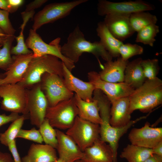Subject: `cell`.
Returning a JSON list of instances; mask_svg holds the SVG:
<instances>
[{
    "label": "cell",
    "instance_id": "obj_1",
    "mask_svg": "<svg viewBox=\"0 0 162 162\" xmlns=\"http://www.w3.org/2000/svg\"><path fill=\"white\" fill-rule=\"evenodd\" d=\"M93 98L98 101L99 113L102 121L101 124L100 125V139L108 143L113 151L114 162H118L117 150L120 139L132 126L138 121L146 118L151 112H149L146 116L131 120L128 124L124 126L114 127L112 126L110 123L111 103L107 97L101 90L96 89L93 93Z\"/></svg>",
    "mask_w": 162,
    "mask_h": 162
},
{
    "label": "cell",
    "instance_id": "obj_2",
    "mask_svg": "<svg viewBox=\"0 0 162 162\" xmlns=\"http://www.w3.org/2000/svg\"><path fill=\"white\" fill-rule=\"evenodd\" d=\"M62 54L74 63L77 62L83 53H91L100 63V57L106 62L112 60V57L100 41L91 42L85 38L78 25L69 34L67 42L61 47Z\"/></svg>",
    "mask_w": 162,
    "mask_h": 162
},
{
    "label": "cell",
    "instance_id": "obj_3",
    "mask_svg": "<svg viewBox=\"0 0 162 162\" xmlns=\"http://www.w3.org/2000/svg\"><path fill=\"white\" fill-rule=\"evenodd\" d=\"M129 112L136 110L143 113L149 112L162 104V81L158 77L146 79L140 87L134 89L129 96Z\"/></svg>",
    "mask_w": 162,
    "mask_h": 162
},
{
    "label": "cell",
    "instance_id": "obj_4",
    "mask_svg": "<svg viewBox=\"0 0 162 162\" xmlns=\"http://www.w3.org/2000/svg\"><path fill=\"white\" fill-rule=\"evenodd\" d=\"M64 64L58 58L51 55L33 57L22 80L17 83L30 89L40 82L41 76L45 73L57 74L63 78Z\"/></svg>",
    "mask_w": 162,
    "mask_h": 162
},
{
    "label": "cell",
    "instance_id": "obj_5",
    "mask_svg": "<svg viewBox=\"0 0 162 162\" xmlns=\"http://www.w3.org/2000/svg\"><path fill=\"white\" fill-rule=\"evenodd\" d=\"M1 108L5 111L27 114L28 110V89L17 83L0 85Z\"/></svg>",
    "mask_w": 162,
    "mask_h": 162
},
{
    "label": "cell",
    "instance_id": "obj_6",
    "mask_svg": "<svg viewBox=\"0 0 162 162\" xmlns=\"http://www.w3.org/2000/svg\"><path fill=\"white\" fill-rule=\"evenodd\" d=\"M78 110L74 97L60 102L52 107L48 106L45 118L51 125L61 129H68L78 116Z\"/></svg>",
    "mask_w": 162,
    "mask_h": 162
},
{
    "label": "cell",
    "instance_id": "obj_7",
    "mask_svg": "<svg viewBox=\"0 0 162 162\" xmlns=\"http://www.w3.org/2000/svg\"><path fill=\"white\" fill-rule=\"evenodd\" d=\"M60 38H58L49 44L44 42L36 31L32 29L29 30L28 36L25 43L28 49H31L33 57H37L45 55H51L58 58L66 67L71 71L75 67L74 63L65 57L62 53L60 45Z\"/></svg>",
    "mask_w": 162,
    "mask_h": 162
},
{
    "label": "cell",
    "instance_id": "obj_8",
    "mask_svg": "<svg viewBox=\"0 0 162 162\" xmlns=\"http://www.w3.org/2000/svg\"><path fill=\"white\" fill-rule=\"evenodd\" d=\"M87 1L88 0H75L46 5L34 16L32 29L36 31L44 24L65 17L75 8Z\"/></svg>",
    "mask_w": 162,
    "mask_h": 162
},
{
    "label": "cell",
    "instance_id": "obj_9",
    "mask_svg": "<svg viewBox=\"0 0 162 162\" xmlns=\"http://www.w3.org/2000/svg\"><path fill=\"white\" fill-rule=\"evenodd\" d=\"M40 83L49 106H54L74 96V93L66 86L63 78L57 74L45 73L41 76Z\"/></svg>",
    "mask_w": 162,
    "mask_h": 162
},
{
    "label": "cell",
    "instance_id": "obj_10",
    "mask_svg": "<svg viewBox=\"0 0 162 162\" xmlns=\"http://www.w3.org/2000/svg\"><path fill=\"white\" fill-rule=\"evenodd\" d=\"M83 151L100 138V125L77 116L72 126L65 133Z\"/></svg>",
    "mask_w": 162,
    "mask_h": 162
},
{
    "label": "cell",
    "instance_id": "obj_11",
    "mask_svg": "<svg viewBox=\"0 0 162 162\" xmlns=\"http://www.w3.org/2000/svg\"><path fill=\"white\" fill-rule=\"evenodd\" d=\"M154 9L152 5L142 0L114 2L100 0L97 4L98 14L102 16L112 14H130Z\"/></svg>",
    "mask_w": 162,
    "mask_h": 162
},
{
    "label": "cell",
    "instance_id": "obj_12",
    "mask_svg": "<svg viewBox=\"0 0 162 162\" xmlns=\"http://www.w3.org/2000/svg\"><path fill=\"white\" fill-rule=\"evenodd\" d=\"M89 82L96 89L101 90L106 96L111 104L121 98L129 97L134 89L124 82L113 83L102 80L98 73L91 71L88 74Z\"/></svg>",
    "mask_w": 162,
    "mask_h": 162
},
{
    "label": "cell",
    "instance_id": "obj_13",
    "mask_svg": "<svg viewBox=\"0 0 162 162\" xmlns=\"http://www.w3.org/2000/svg\"><path fill=\"white\" fill-rule=\"evenodd\" d=\"M28 110L31 124L39 128L45 118L48 106L40 82L28 89Z\"/></svg>",
    "mask_w": 162,
    "mask_h": 162
},
{
    "label": "cell",
    "instance_id": "obj_14",
    "mask_svg": "<svg viewBox=\"0 0 162 162\" xmlns=\"http://www.w3.org/2000/svg\"><path fill=\"white\" fill-rule=\"evenodd\" d=\"M128 138L131 144L152 149L162 140V128L152 127L146 122L141 128H133Z\"/></svg>",
    "mask_w": 162,
    "mask_h": 162
},
{
    "label": "cell",
    "instance_id": "obj_15",
    "mask_svg": "<svg viewBox=\"0 0 162 162\" xmlns=\"http://www.w3.org/2000/svg\"><path fill=\"white\" fill-rule=\"evenodd\" d=\"M130 14H112L105 16L103 21L112 34L122 41L131 36L135 32L131 26Z\"/></svg>",
    "mask_w": 162,
    "mask_h": 162
},
{
    "label": "cell",
    "instance_id": "obj_16",
    "mask_svg": "<svg viewBox=\"0 0 162 162\" xmlns=\"http://www.w3.org/2000/svg\"><path fill=\"white\" fill-rule=\"evenodd\" d=\"M58 144L56 149L59 158L65 162H74L77 160H82L83 152L74 141L66 134L56 129Z\"/></svg>",
    "mask_w": 162,
    "mask_h": 162
},
{
    "label": "cell",
    "instance_id": "obj_17",
    "mask_svg": "<svg viewBox=\"0 0 162 162\" xmlns=\"http://www.w3.org/2000/svg\"><path fill=\"white\" fill-rule=\"evenodd\" d=\"M63 78L64 83L68 89L74 92L77 95L83 100L91 102L93 100L94 86L89 82H84L74 76L63 65Z\"/></svg>",
    "mask_w": 162,
    "mask_h": 162
},
{
    "label": "cell",
    "instance_id": "obj_18",
    "mask_svg": "<svg viewBox=\"0 0 162 162\" xmlns=\"http://www.w3.org/2000/svg\"><path fill=\"white\" fill-rule=\"evenodd\" d=\"M33 53H32L26 55L12 56L13 62L4 73L5 77L0 79V85L15 84L20 82L29 63L33 58Z\"/></svg>",
    "mask_w": 162,
    "mask_h": 162
},
{
    "label": "cell",
    "instance_id": "obj_19",
    "mask_svg": "<svg viewBox=\"0 0 162 162\" xmlns=\"http://www.w3.org/2000/svg\"><path fill=\"white\" fill-rule=\"evenodd\" d=\"M83 152L82 160L86 162H114L111 148L100 138L97 140L92 145Z\"/></svg>",
    "mask_w": 162,
    "mask_h": 162
},
{
    "label": "cell",
    "instance_id": "obj_20",
    "mask_svg": "<svg viewBox=\"0 0 162 162\" xmlns=\"http://www.w3.org/2000/svg\"><path fill=\"white\" fill-rule=\"evenodd\" d=\"M111 104L110 112V125L116 128L127 125L131 120V114L129 112V97L119 99Z\"/></svg>",
    "mask_w": 162,
    "mask_h": 162
},
{
    "label": "cell",
    "instance_id": "obj_21",
    "mask_svg": "<svg viewBox=\"0 0 162 162\" xmlns=\"http://www.w3.org/2000/svg\"><path fill=\"white\" fill-rule=\"evenodd\" d=\"M58 158L55 148L46 144H32L22 162H55Z\"/></svg>",
    "mask_w": 162,
    "mask_h": 162
},
{
    "label": "cell",
    "instance_id": "obj_22",
    "mask_svg": "<svg viewBox=\"0 0 162 162\" xmlns=\"http://www.w3.org/2000/svg\"><path fill=\"white\" fill-rule=\"evenodd\" d=\"M128 62L124 60L121 57H118L114 61L106 62L103 66L102 70L98 73L100 77L108 82H124V72Z\"/></svg>",
    "mask_w": 162,
    "mask_h": 162
},
{
    "label": "cell",
    "instance_id": "obj_23",
    "mask_svg": "<svg viewBox=\"0 0 162 162\" xmlns=\"http://www.w3.org/2000/svg\"><path fill=\"white\" fill-rule=\"evenodd\" d=\"M74 98L78 110V116L92 123L100 124L102 122L99 113L97 100L93 99L91 102H87L74 94Z\"/></svg>",
    "mask_w": 162,
    "mask_h": 162
},
{
    "label": "cell",
    "instance_id": "obj_24",
    "mask_svg": "<svg viewBox=\"0 0 162 162\" xmlns=\"http://www.w3.org/2000/svg\"><path fill=\"white\" fill-rule=\"evenodd\" d=\"M141 58L128 62L124 72V82L134 89L140 86L146 80L143 74Z\"/></svg>",
    "mask_w": 162,
    "mask_h": 162
},
{
    "label": "cell",
    "instance_id": "obj_25",
    "mask_svg": "<svg viewBox=\"0 0 162 162\" xmlns=\"http://www.w3.org/2000/svg\"><path fill=\"white\" fill-rule=\"evenodd\" d=\"M96 31L100 42L112 57H119V49L123 44L122 42L112 34L103 21L98 23Z\"/></svg>",
    "mask_w": 162,
    "mask_h": 162
},
{
    "label": "cell",
    "instance_id": "obj_26",
    "mask_svg": "<svg viewBox=\"0 0 162 162\" xmlns=\"http://www.w3.org/2000/svg\"><path fill=\"white\" fill-rule=\"evenodd\" d=\"M153 154L152 149L131 144L123 149L120 157L128 162H142Z\"/></svg>",
    "mask_w": 162,
    "mask_h": 162
},
{
    "label": "cell",
    "instance_id": "obj_27",
    "mask_svg": "<svg viewBox=\"0 0 162 162\" xmlns=\"http://www.w3.org/2000/svg\"><path fill=\"white\" fill-rule=\"evenodd\" d=\"M129 19L132 28L135 32H138L149 25L156 24L158 21L155 15L145 11L131 14Z\"/></svg>",
    "mask_w": 162,
    "mask_h": 162
},
{
    "label": "cell",
    "instance_id": "obj_28",
    "mask_svg": "<svg viewBox=\"0 0 162 162\" xmlns=\"http://www.w3.org/2000/svg\"><path fill=\"white\" fill-rule=\"evenodd\" d=\"M29 118V113L22 114L19 118L12 122L4 132L0 133V143L8 147L10 143L15 140L16 136L21 129L24 121Z\"/></svg>",
    "mask_w": 162,
    "mask_h": 162
},
{
    "label": "cell",
    "instance_id": "obj_29",
    "mask_svg": "<svg viewBox=\"0 0 162 162\" xmlns=\"http://www.w3.org/2000/svg\"><path fill=\"white\" fill-rule=\"evenodd\" d=\"M15 37L14 35H7L4 38L2 47L0 48V69L6 71L13 62L10 51Z\"/></svg>",
    "mask_w": 162,
    "mask_h": 162
},
{
    "label": "cell",
    "instance_id": "obj_30",
    "mask_svg": "<svg viewBox=\"0 0 162 162\" xmlns=\"http://www.w3.org/2000/svg\"><path fill=\"white\" fill-rule=\"evenodd\" d=\"M159 32L158 26L156 24L149 25L137 32L136 41L153 46L155 37Z\"/></svg>",
    "mask_w": 162,
    "mask_h": 162
},
{
    "label": "cell",
    "instance_id": "obj_31",
    "mask_svg": "<svg viewBox=\"0 0 162 162\" xmlns=\"http://www.w3.org/2000/svg\"><path fill=\"white\" fill-rule=\"evenodd\" d=\"M38 130L45 144L56 148L58 142L56 130L51 125L47 119L45 118Z\"/></svg>",
    "mask_w": 162,
    "mask_h": 162
},
{
    "label": "cell",
    "instance_id": "obj_32",
    "mask_svg": "<svg viewBox=\"0 0 162 162\" xmlns=\"http://www.w3.org/2000/svg\"><path fill=\"white\" fill-rule=\"evenodd\" d=\"M141 65L146 79L152 80L157 77L160 70L159 61L158 59L142 60Z\"/></svg>",
    "mask_w": 162,
    "mask_h": 162
},
{
    "label": "cell",
    "instance_id": "obj_33",
    "mask_svg": "<svg viewBox=\"0 0 162 162\" xmlns=\"http://www.w3.org/2000/svg\"><path fill=\"white\" fill-rule=\"evenodd\" d=\"M143 51L142 47L136 44L130 43L124 44L120 46L119 52L122 58L125 61L136 55L142 54Z\"/></svg>",
    "mask_w": 162,
    "mask_h": 162
},
{
    "label": "cell",
    "instance_id": "obj_34",
    "mask_svg": "<svg viewBox=\"0 0 162 162\" xmlns=\"http://www.w3.org/2000/svg\"><path fill=\"white\" fill-rule=\"evenodd\" d=\"M25 28L21 27V31L19 35L15 37L16 45L12 47L11 49V54L13 55H26L33 53L28 48L24 41L23 31Z\"/></svg>",
    "mask_w": 162,
    "mask_h": 162
},
{
    "label": "cell",
    "instance_id": "obj_35",
    "mask_svg": "<svg viewBox=\"0 0 162 162\" xmlns=\"http://www.w3.org/2000/svg\"><path fill=\"white\" fill-rule=\"evenodd\" d=\"M9 14L8 11L0 9V28L6 35H12L16 30L10 21Z\"/></svg>",
    "mask_w": 162,
    "mask_h": 162
},
{
    "label": "cell",
    "instance_id": "obj_36",
    "mask_svg": "<svg viewBox=\"0 0 162 162\" xmlns=\"http://www.w3.org/2000/svg\"><path fill=\"white\" fill-rule=\"evenodd\" d=\"M17 138L31 140L39 144H42L44 142L39 130H37L35 128L30 130L21 129L16 136V138Z\"/></svg>",
    "mask_w": 162,
    "mask_h": 162
},
{
    "label": "cell",
    "instance_id": "obj_37",
    "mask_svg": "<svg viewBox=\"0 0 162 162\" xmlns=\"http://www.w3.org/2000/svg\"><path fill=\"white\" fill-rule=\"evenodd\" d=\"M21 116L19 114L14 112H11L8 115L5 114H0V127L10 122H13Z\"/></svg>",
    "mask_w": 162,
    "mask_h": 162
},
{
    "label": "cell",
    "instance_id": "obj_38",
    "mask_svg": "<svg viewBox=\"0 0 162 162\" xmlns=\"http://www.w3.org/2000/svg\"><path fill=\"white\" fill-rule=\"evenodd\" d=\"M8 147L11 153L14 162H22L17 149L16 140L10 143Z\"/></svg>",
    "mask_w": 162,
    "mask_h": 162
},
{
    "label": "cell",
    "instance_id": "obj_39",
    "mask_svg": "<svg viewBox=\"0 0 162 162\" xmlns=\"http://www.w3.org/2000/svg\"><path fill=\"white\" fill-rule=\"evenodd\" d=\"M47 0H35L28 4L26 6V12L34 11L47 2Z\"/></svg>",
    "mask_w": 162,
    "mask_h": 162
},
{
    "label": "cell",
    "instance_id": "obj_40",
    "mask_svg": "<svg viewBox=\"0 0 162 162\" xmlns=\"http://www.w3.org/2000/svg\"><path fill=\"white\" fill-rule=\"evenodd\" d=\"M11 13L16 12L25 2L23 0H8Z\"/></svg>",
    "mask_w": 162,
    "mask_h": 162
},
{
    "label": "cell",
    "instance_id": "obj_41",
    "mask_svg": "<svg viewBox=\"0 0 162 162\" xmlns=\"http://www.w3.org/2000/svg\"><path fill=\"white\" fill-rule=\"evenodd\" d=\"M0 162H14L12 155L0 152Z\"/></svg>",
    "mask_w": 162,
    "mask_h": 162
},
{
    "label": "cell",
    "instance_id": "obj_42",
    "mask_svg": "<svg viewBox=\"0 0 162 162\" xmlns=\"http://www.w3.org/2000/svg\"><path fill=\"white\" fill-rule=\"evenodd\" d=\"M153 154L162 156V140L152 148Z\"/></svg>",
    "mask_w": 162,
    "mask_h": 162
},
{
    "label": "cell",
    "instance_id": "obj_43",
    "mask_svg": "<svg viewBox=\"0 0 162 162\" xmlns=\"http://www.w3.org/2000/svg\"><path fill=\"white\" fill-rule=\"evenodd\" d=\"M142 162H162V156L153 154Z\"/></svg>",
    "mask_w": 162,
    "mask_h": 162
},
{
    "label": "cell",
    "instance_id": "obj_44",
    "mask_svg": "<svg viewBox=\"0 0 162 162\" xmlns=\"http://www.w3.org/2000/svg\"><path fill=\"white\" fill-rule=\"evenodd\" d=\"M0 8L10 13V9L8 0H0Z\"/></svg>",
    "mask_w": 162,
    "mask_h": 162
},
{
    "label": "cell",
    "instance_id": "obj_45",
    "mask_svg": "<svg viewBox=\"0 0 162 162\" xmlns=\"http://www.w3.org/2000/svg\"><path fill=\"white\" fill-rule=\"evenodd\" d=\"M7 35L3 32V31L0 28V37L4 38Z\"/></svg>",
    "mask_w": 162,
    "mask_h": 162
},
{
    "label": "cell",
    "instance_id": "obj_46",
    "mask_svg": "<svg viewBox=\"0 0 162 162\" xmlns=\"http://www.w3.org/2000/svg\"><path fill=\"white\" fill-rule=\"evenodd\" d=\"M5 75L4 73H0V79L4 78V77H5Z\"/></svg>",
    "mask_w": 162,
    "mask_h": 162
},
{
    "label": "cell",
    "instance_id": "obj_47",
    "mask_svg": "<svg viewBox=\"0 0 162 162\" xmlns=\"http://www.w3.org/2000/svg\"><path fill=\"white\" fill-rule=\"evenodd\" d=\"M55 162H65L62 160L58 158V159Z\"/></svg>",
    "mask_w": 162,
    "mask_h": 162
},
{
    "label": "cell",
    "instance_id": "obj_48",
    "mask_svg": "<svg viewBox=\"0 0 162 162\" xmlns=\"http://www.w3.org/2000/svg\"><path fill=\"white\" fill-rule=\"evenodd\" d=\"M4 38L0 37V44L2 45L3 43Z\"/></svg>",
    "mask_w": 162,
    "mask_h": 162
},
{
    "label": "cell",
    "instance_id": "obj_49",
    "mask_svg": "<svg viewBox=\"0 0 162 162\" xmlns=\"http://www.w3.org/2000/svg\"><path fill=\"white\" fill-rule=\"evenodd\" d=\"M74 162H86L82 159H80V160H76Z\"/></svg>",
    "mask_w": 162,
    "mask_h": 162
}]
</instances>
